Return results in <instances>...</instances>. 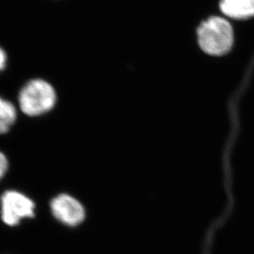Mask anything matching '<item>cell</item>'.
<instances>
[{"label": "cell", "mask_w": 254, "mask_h": 254, "mask_svg": "<svg viewBox=\"0 0 254 254\" xmlns=\"http://www.w3.org/2000/svg\"><path fill=\"white\" fill-rule=\"evenodd\" d=\"M57 102L54 86L46 80L36 78L23 86L18 96L20 110L29 117H38L53 110Z\"/></svg>", "instance_id": "obj_1"}, {"label": "cell", "mask_w": 254, "mask_h": 254, "mask_svg": "<svg viewBox=\"0 0 254 254\" xmlns=\"http://www.w3.org/2000/svg\"><path fill=\"white\" fill-rule=\"evenodd\" d=\"M2 219L8 226H16L22 219L34 216L35 204L31 199L16 191H7L2 195Z\"/></svg>", "instance_id": "obj_3"}, {"label": "cell", "mask_w": 254, "mask_h": 254, "mask_svg": "<svg viewBox=\"0 0 254 254\" xmlns=\"http://www.w3.org/2000/svg\"><path fill=\"white\" fill-rule=\"evenodd\" d=\"M17 118V109L14 105L0 97V134L8 132L16 122Z\"/></svg>", "instance_id": "obj_6"}, {"label": "cell", "mask_w": 254, "mask_h": 254, "mask_svg": "<svg viewBox=\"0 0 254 254\" xmlns=\"http://www.w3.org/2000/svg\"><path fill=\"white\" fill-rule=\"evenodd\" d=\"M51 210L54 216L67 226H77L85 218L84 207L69 195L61 194L55 197L51 201Z\"/></svg>", "instance_id": "obj_4"}, {"label": "cell", "mask_w": 254, "mask_h": 254, "mask_svg": "<svg viewBox=\"0 0 254 254\" xmlns=\"http://www.w3.org/2000/svg\"><path fill=\"white\" fill-rule=\"evenodd\" d=\"M7 55L3 50L0 47V72L4 69L7 64Z\"/></svg>", "instance_id": "obj_8"}, {"label": "cell", "mask_w": 254, "mask_h": 254, "mask_svg": "<svg viewBox=\"0 0 254 254\" xmlns=\"http://www.w3.org/2000/svg\"><path fill=\"white\" fill-rule=\"evenodd\" d=\"M8 162H7V157L4 154L0 152V180L3 177L5 173L7 171Z\"/></svg>", "instance_id": "obj_7"}, {"label": "cell", "mask_w": 254, "mask_h": 254, "mask_svg": "<svg viewBox=\"0 0 254 254\" xmlns=\"http://www.w3.org/2000/svg\"><path fill=\"white\" fill-rule=\"evenodd\" d=\"M197 35L201 48L212 56L227 53L234 41L232 27L226 20L221 17H211L201 23Z\"/></svg>", "instance_id": "obj_2"}, {"label": "cell", "mask_w": 254, "mask_h": 254, "mask_svg": "<svg viewBox=\"0 0 254 254\" xmlns=\"http://www.w3.org/2000/svg\"><path fill=\"white\" fill-rule=\"evenodd\" d=\"M221 9L228 17L245 19L254 16V0H221Z\"/></svg>", "instance_id": "obj_5"}]
</instances>
